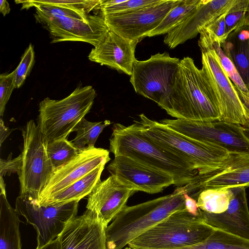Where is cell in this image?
Here are the masks:
<instances>
[{
    "label": "cell",
    "mask_w": 249,
    "mask_h": 249,
    "mask_svg": "<svg viewBox=\"0 0 249 249\" xmlns=\"http://www.w3.org/2000/svg\"><path fill=\"white\" fill-rule=\"evenodd\" d=\"M158 106L177 119L220 121L219 103L207 74L188 56L180 60L171 90Z\"/></svg>",
    "instance_id": "cell-1"
},
{
    "label": "cell",
    "mask_w": 249,
    "mask_h": 249,
    "mask_svg": "<svg viewBox=\"0 0 249 249\" xmlns=\"http://www.w3.org/2000/svg\"><path fill=\"white\" fill-rule=\"evenodd\" d=\"M109 151L114 157H127L168 174L178 187L194 182L198 176L193 165L146 138L135 122L113 124Z\"/></svg>",
    "instance_id": "cell-2"
},
{
    "label": "cell",
    "mask_w": 249,
    "mask_h": 249,
    "mask_svg": "<svg viewBox=\"0 0 249 249\" xmlns=\"http://www.w3.org/2000/svg\"><path fill=\"white\" fill-rule=\"evenodd\" d=\"M184 186L168 195L126 206L106 229L107 249H122L173 213L185 210Z\"/></svg>",
    "instance_id": "cell-3"
},
{
    "label": "cell",
    "mask_w": 249,
    "mask_h": 249,
    "mask_svg": "<svg viewBox=\"0 0 249 249\" xmlns=\"http://www.w3.org/2000/svg\"><path fill=\"white\" fill-rule=\"evenodd\" d=\"M134 122L146 138L193 165L199 176L219 168L231 156V153L219 145L192 139L143 113Z\"/></svg>",
    "instance_id": "cell-4"
},
{
    "label": "cell",
    "mask_w": 249,
    "mask_h": 249,
    "mask_svg": "<svg viewBox=\"0 0 249 249\" xmlns=\"http://www.w3.org/2000/svg\"><path fill=\"white\" fill-rule=\"evenodd\" d=\"M214 228L185 210L176 211L127 245L132 249H174L200 243Z\"/></svg>",
    "instance_id": "cell-5"
},
{
    "label": "cell",
    "mask_w": 249,
    "mask_h": 249,
    "mask_svg": "<svg viewBox=\"0 0 249 249\" xmlns=\"http://www.w3.org/2000/svg\"><path fill=\"white\" fill-rule=\"evenodd\" d=\"M96 96L91 86H79L67 97L59 100L49 97L39 104L38 123L48 143L67 138L76 125L89 111Z\"/></svg>",
    "instance_id": "cell-6"
},
{
    "label": "cell",
    "mask_w": 249,
    "mask_h": 249,
    "mask_svg": "<svg viewBox=\"0 0 249 249\" xmlns=\"http://www.w3.org/2000/svg\"><path fill=\"white\" fill-rule=\"evenodd\" d=\"M23 139L21 166L17 173L20 195L37 201L54 168L48 157L47 142L41 130L33 120L28 121L22 130Z\"/></svg>",
    "instance_id": "cell-7"
},
{
    "label": "cell",
    "mask_w": 249,
    "mask_h": 249,
    "mask_svg": "<svg viewBox=\"0 0 249 249\" xmlns=\"http://www.w3.org/2000/svg\"><path fill=\"white\" fill-rule=\"evenodd\" d=\"M202 68L218 100L220 121L244 125L247 122L242 103L236 88L224 71L213 43L200 37Z\"/></svg>",
    "instance_id": "cell-8"
},
{
    "label": "cell",
    "mask_w": 249,
    "mask_h": 249,
    "mask_svg": "<svg viewBox=\"0 0 249 249\" xmlns=\"http://www.w3.org/2000/svg\"><path fill=\"white\" fill-rule=\"evenodd\" d=\"M78 201L40 206L32 198L19 195L16 210L36 231L37 247H41L58 237L65 226L77 215Z\"/></svg>",
    "instance_id": "cell-9"
},
{
    "label": "cell",
    "mask_w": 249,
    "mask_h": 249,
    "mask_svg": "<svg viewBox=\"0 0 249 249\" xmlns=\"http://www.w3.org/2000/svg\"><path fill=\"white\" fill-rule=\"evenodd\" d=\"M179 61L165 52L136 59L130 78L135 92L160 105L171 90Z\"/></svg>",
    "instance_id": "cell-10"
},
{
    "label": "cell",
    "mask_w": 249,
    "mask_h": 249,
    "mask_svg": "<svg viewBox=\"0 0 249 249\" xmlns=\"http://www.w3.org/2000/svg\"><path fill=\"white\" fill-rule=\"evenodd\" d=\"M160 122L192 139L219 145L231 153H249V140L240 124L219 120L200 122L165 119Z\"/></svg>",
    "instance_id": "cell-11"
},
{
    "label": "cell",
    "mask_w": 249,
    "mask_h": 249,
    "mask_svg": "<svg viewBox=\"0 0 249 249\" xmlns=\"http://www.w3.org/2000/svg\"><path fill=\"white\" fill-rule=\"evenodd\" d=\"M179 0H163L129 13L103 17L110 31L125 39L141 41L155 29Z\"/></svg>",
    "instance_id": "cell-12"
},
{
    "label": "cell",
    "mask_w": 249,
    "mask_h": 249,
    "mask_svg": "<svg viewBox=\"0 0 249 249\" xmlns=\"http://www.w3.org/2000/svg\"><path fill=\"white\" fill-rule=\"evenodd\" d=\"M110 160L109 151L103 148L94 147L80 150L72 160L54 169L36 203L40 205Z\"/></svg>",
    "instance_id": "cell-13"
},
{
    "label": "cell",
    "mask_w": 249,
    "mask_h": 249,
    "mask_svg": "<svg viewBox=\"0 0 249 249\" xmlns=\"http://www.w3.org/2000/svg\"><path fill=\"white\" fill-rule=\"evenodd\" d=\"M107 169L111 175L137 192L157 194L175 185L174 178L168 174L124 156H115Z\"/></svg>",
    "instance_id": "cell-14"
},
{
    "label": "cell",
    "mask_w": 249,
    "mask_h": 249,
    "mask_svg": "<svg viewBox=\"0 0 249 249\" xmlns=\"http://www.w3.org/2000/svg\"><path fill=\"white\" fill-rule=\"evenodd\" d=\"M136 192L110 175L103 181L100 180L88 196L86 208L95 213L107 228Z\"/></svg>",
    "instance_id": "cell-15"
},
{
    "label": "cell",
    "mask_w": 249,
    "mask_h": 249,
    "mask_svg": "<svg viewBox=\"0 0 249 249\" xmlns=\"http://www.w3.org/2000/svg\"><path fill=\"white\" fill-rule=\"evenodd\" d=\"M45 25L52 37V43L82 41L94 47L104 40L110 31L102 16L92 15L85 19L55 18Z\"/></svg>",
    "instance_id": "cell-16"
},
{
    "label": "cell",
    "mask_w": 249,
    "mask_h": 249,
    "mask_svg": "<svg viewBox=\"0 0 249 249\" xmlns=\"http://www.w3.org/2000/svg\"><path fill=\"white\" fill-rule=\"evenodd\" d=\"M106 229L96 213L87 209L70 220L58 237L62 249H107Z\"/></svg>",
    "instance_id": "cell-17"
},
{
    "label": "cell",
    "mask_w": 249,
    "mask_h": 249,
    "mask_svg": "<svg viewBox=\"0 0 249 249\" xmlns=\"http://www.w3.org/2000/svg\"><path fill=\"white\" fill-rule=\"evenodd\" d=\"M238 0H201L196 9L181 23L166 35L164 43L174 49L195 37L212 21L228 13Z\"/></svg>",
    "instance_id": "cell-18"
},
{
    "label": "cell",
    "mask_w": 249,
    "mask_h": 249,
    "mask_svg": "<svg viewBox=\"0 0 249 249\" xmlns=\"http://www.w3.org/2000/svg\"><path fill=\"white\" fill-rule=\"evenodd\" d=\"M240 186H249V153H231L219 168L198 175L195 182L186 186V189L189 195L206 188Z\"/></svg>",
    "instance_id": "cell-19"
},
{
    "label": "cell",
    "mask_w": 249,
    "mask_h": 249,
    "mask_svg": "<svg viewBox=\"0 0 249 249\" xmlns=\"http://www.w3.org/2000/svg\"><path fill=\"white\" fill-rule=\"evenodd\" d=\"M139 42L125 39L109 31L104 40L91 49L88 58L130 76L136 59L135 53Z\"/></svg>",
    "instance_id": "cell-20"
},
{
    "label": "cell",
    "mask_w": 249,
    "mask_h": 249,
    "mask_svg": "<svg viewBox=\"0 0 249 249\" xmlns=\"http://www.w3.org/2000/svg\"><path fill=\"white\" fill-rule=\"evenodd\" d=\"M233 196L227 210L219 214L200 210L198 217L208 225L249 239V210L245 187L231 188Z\"/></svg>",
    "instance_id": "cell-21"
},
{
    "label": "cell",
    "mask_w": 249,
    "mask_h": 249,
    "mask_svg": "<svg viewBox=\"0 0 249 249\" xmlns=\"http://www.w3.org/2000/svg\"><path fill=\"white\" fill-rule=\"evenodd\" d=\"M221 45L249 91V21L231 33Z\"/></svg>",
    "instance_id": "cell-22"
},
{
    "label": "cell",
    "mask_w": 249,
    "mask_h": 249,
    "mask_svg": "<svg viewBox=\"0 0 249 249\" xmlns=\"http://www.w3.org/2000/svg\"><path fill=\"white\" fill-rule=\"evenodd\" d=\"M0 249H21L18 214L9 204L5 190L0 193Z\"/></svg>",
    "instance_id": "cell-23"
},
{
    "label": "cell",
    "mask_w": 249,
    "mask_h": 249,
    "mask_svg": "<svg viewBox=\"0 0 249 249\" xmlns=\"http://www.w3.org/2000/svg\"><path fill=\"white\" fill-rule=\"evenodd\" d=\"M105 165H102L63 190L50 196L39 205L78 201L88 196L100 180Z\"/></svg>",
    "instance_id": "cell-24"
},
{
    "label": "cell",
    "mask_w": 249,
    "mask_h": 249,
    "mask_svg": "<svg viewBox=\"0 0 249 249\" xmlns=\"http://www.w3.org/2000/svg\"><path fill=\"white\" fill-rule=\"evenodd\" d=\"M233 196L231 188L204 189L197 193V203L203 212L219 214L225 212Z\"/></svg>",
    "instance_id": "cell-25"
},
{
    "label": "cell",
    "mask_w": 249,
    "mask_h": 249,
    "mask_svg": "<svg viewBox=\"0 0 249 249\" xmlns=\"http://www.w3.org/2000/svg\"><path fill=\"white\" fill-rule=\"evenodd\" d=\"M174 249H249V239L214 228L212 233L203 242Z\"/></svg>",
    "instance_id": "cell-26"
},
{
    "label": "cell",
    "mask_w": 249,
    "mask_h": 249,
    "mask_svg": "<svg viewBox=\"0 0 249 249\" xmlns=\"http://www.w3.org/2000/svg\"><path fill=\"white\" fill-rule=\"evenodd\" d=\"M201 0H179L166 15L158 26L147 36L167 34L187 18L199 6Z\"/></svg>",
    "instance_id": "cell-27"
},
{
    "label": "cell",
    "mask_w": 249,
    "mask_h": 249,
    "mask_svg": "<svg viewBox=\"0 0 249 249\" xmlns=\"http://www.w3.org/2000/svg\"><path fill=\"white\" fill-rule=\"evenodd\" d=\"M109 120L91 122L83 118L72 130L76 133L75 138L71 141L74 145L79 150L94 147L95 143L103 129L109 125Z\"/></svg>",
    "instance_id": "cell-28"
},
{
    "label": "cell",
    "mask_w": 249,
    "mask_h": 249,
    "mask_svg": "<svg viewBox=\"0 0 249 249\" xmlns=\"http://www.w3.org/2000/svg\"><path fill=\"white\" fill-rule=\"evenodd\" d=\"M80 151L67 138L53 140L47 144V154L54 169L72 160Z\"/></svg>",
    "instance_id": "cell-29"
},
{
    "label": "cell",
    "mask_w": 249,
    "mask_h": 249,
    "mask_svg": "<svg viewBox=\"0 0 249 249\" xmlns=\"http://www.w3.org/2000/svg\"><path fill=\"white\" fill-rule=\"evenodd\" d=\"M102 1V0H18L15 2L21 4L22 9L48 5L83 11L89 13L94 9H100Z\"/></svg>",
    "instance_id": "cell-30"
},
{
    "label": "cell",
    "mask_w": 249,
    "mask_h": 249,
    "mask_svg": "<svg viewBox=\"0 0 249 249\" xmlns=\"http://www.w3.org/2000/svg\"><path fill=\"white\" fill-rule=\"evenodd\" d=\"M36 19L45 24L52 19L60 18H69L78 19H85L89 15L87 12L74 10L68 8L40 5L35 7Z\"/></svg>",
    "instance_id": "cell-31"
},
{
    "label": "cell",
    "mask_w": 249,
    "mask_h": 249,
    "mask_svg": "<svg viewBox=\"0 0 249 249\" xmlns=\"http://www.w3.org/2000/svg\"><path fill=\"white\" fill-rule=\"evenodd\" d=\"M225 40L229 35L249 21V0H238L226 17Z\"/></svg>",
    "instance_id": "cell-32"
},
{
    "label": "cell",
    "mask_w": 249,
    "mask_h": 249,
    "mask_svg": "<svg viewBox=\"0 0 249 249\" xmlns=\"http://www.w3.org/2000/svg\"><path fill=\"white\" fill-rule=\"evenodd\" d=\"M163 0H126L124 2L110 6H100L102 17L122 15L157 4Z\"/></svg>",
    "instance_id": "cell-33"
},
{
    "label": "cell",
    "mask_w": 249,
    "mask_h": 249,
    "mask_svg": "<svg viewBox=\"0 0 249 249\" xmlns=\"http://www.w3.org/2000/svg\"><path fill=\"white\" fill-rule=\"evenodd\" d=\"M213 44L220 58L224 71L234 85L243 91L249 92L233 63L223 51L221 43L218 41H214Z\"/></svg>",
    "instance_id": "cell-34"
},
{
    "label": "cell",
    "mask_w": 249,
    "mask_h": 249,
    "mask_svg": "<svg viewBox=\"0 0 249 249\" xmlns=\"http://www.w3.org/2000/svg\"><path fill=\"white\" fill-rule=\"evenodd\" d=\"M35 62V52L32 44L25 51L21 60L14 71L15 89L20 88L29 74Z\"/></svg>",
    "instance_id": "cell-35"
},
{
    "label": "cell",
    "mask_w": 249,
    "mask_h": 249,
    "mask_svg": "<svg viewBox=\"0 0 249 249\" xmlns=\"http://www.w3.org/2000/svg\"><path fill=\"white\" fill-rule=\"evenodd\" d=\"M228 13L221 15L205 27L199 33L200 36L207 38L212 42L218 41L222 43L224 42L226 32L225 19Z\"/></svg>",
    "instance_id": "cell-36"
},
{
    "label": "cell",
    "mask_w": 249,
    "mask_h": 249,
    "mask_svg": "<svg viewBox=\"0 0 249 249\" xmlns=\"http://www.w3.org/2000/svg\"><path fill=\"white\" fill-rule=\"evenodd\" d=\"M14 85V71L8 74L0 75V115H3L5 106L13 89Z\"/></svg>",
    "instance_id": "cell-37"
},
{
    "label": "cell",
    "mask_w": 249,
    "mask_h": 249,
    "mask_svg": "<svg viewBox=\"0 0 249 249\" xmlns=\"http://www.w3.org/2000/svg\"><path fill=\"white\" fill-rule=\"evenodd\" d=\"M21 157L20 154L17 158L11 159L9 157L7 160L0 159V177L11 173H18L21 166Z\"/></svg>",
    "instance_id": "cell-38"
},
{
    "label": "cell",
    "mask_w": 249,
    "mask_h": 249,
    "mask_svg": "<svg viewBox=\"0 0 249 249\" xmlns=\"http://www.w3.org/2000/svg\"><path fill=\"white\" fill-rule=\"evenodd\" d=\"M185 202V210L192 215L198 216L200 209L198 206L196 200L190 196L186 190L183 194Z\"/></svg>",
    "instance_id": "cell-39"
},
{
    "label": "cell",
    "mask_w": 249,
    "mask_h": 249,
    "mask_svg": "<svg viewBox=\"0 0 249 249\" xmlns=\"http://www.w3.org/2000/svg\"><path fill=\"white\" fill-rule=\"evenodd\" d=\"M235 87L242 103L245 117L247 120H249V92L243 91Z\"/></svg>",
    "instance_id": "cell-40"
},
{
    "label": "cell",
    "mask_w": 249,
    "mask_h": 249,
    "mask_svg": "<svg viewBox=\"0 0 249 249\" xmlns=\"http://www.w3.org/2000/svg\"><path fill=\"white\" fill-rule=\"evenodd\" d=\"M12 131L11 129H10L8 127L4 125V123L2 119H0V146L4 141L7 138L9 135L10 133Z\"/></svg>",
    "instance_id": "cell-41"
},
{
    "label": "cell",
    "mask_w": 249,
    "mask_h": 249,
    "mask_svg": "<svg viewBox=\"0 0 249 249\" xmlns=\"http://www.w3.org/2000/svg\"><path fill=\"white\" fill-rule=\"evenodd\" d=\"M36 249H62L61 243L58 237L46 245Z\"/></svg>",
    "instance_id": "cell-42"
},
{
    "label": "cell",
    "mask_w": 249,
    "mask_h": 249,
    "mask_svg": "<svg viewBox=\"0 0 249 249\" xmlns=\"http://www.w3.org/2000/svg\"><path fill=\"white\" fill-rule=\"evenodd\" d=\"M0 12L3 16H5L10 12V8L9 3L5 0H1L0 1Z\"/></svg>",
    "instance_id": "cell-43"
},
{
    "label": "cell",
    "mask_w": 249,
    "mask_h": 249,
    "mask_svg": "<svg viewBox=\"0 0 249 249\" xmlns=\"http://www.w3.org/2000/svg\"><path fill=\"white\" fill-rule=\"evenodd\" d=\"M126 0H102L100 6H110L115 5L123 2Z\"/></svg>",
    "instance_id": "cell-44"
},
{
    "label": "cell",
    "mask_w": 249,
    "mask_h": 249,
    "mask_svg": "<svg viewBox=\"0 0 249 249\" xmlns=\"http://www.w3.org/2000/svg\"><path fill=\"white\" fill-rule=\"evenodd\" d=\"M242 126L243 127L245 135L249 140V120H247L246 123Z\"/></svg>",
    "instance_id": "cell-45"
},
{
    "label": "cell",
    "mask_w": 249,
    "mask_h": 249,
    "mask_svg": "<svg viewBox=\"0 0 249 249\" xmlns=\"http://www.w3.org/2000/svg\"><path fill=\"white\" fill-rule=\"evenodd\" d=\"M124 249H132L128 246V247H125Z\"/></svg>",
    "instance_id": "cell-46"
}]
</instances>
